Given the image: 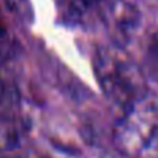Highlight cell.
Masks as SVG:
<instances>
[{
  "instance_id": "7a4b0ae2",
  "label": "cell",
  "mask_w": 158,
  "mask_h": 158,
  "mask_svg": "<svg viewBox=\"0 0 158 158\" xmlns=\"http://www.w3.org/2000/svg\"><path fill=\"white\" fill-rule=\"evenodd\" d=\"M157 131L158 107L153 101L143 98L123 110L122 117L114 126L112 139L122 154L137 157Z\"/></svg>"
},
{
  "instance_id": "6da1fadb",
  "label": "cell",
  "mask_w": 158,
  "mask_h": 158,
  "mask_svg": "<svg viewBox=\"0 0 158 158\" xmlns=\"http://www.w3.org/2000/svg\"><path fill=\"white\" fill-rule=\"evenodd\" d=\"M94 72L104 96L122 110L146 98L144 77L139 67L123 56L122 49L115 46L98 49Z\"/></svg>"
},
{
  "instance_id": "277c9868",
  "label": "cell",
  "mask_w": 158,
  "mask_h": 158,
  "mask_svg": "<svg viewBox=\"0 0 158 158\" xmlns=\"http://www.w3.org/2000/svg\"><path fill=\"white\" fill-rule=\"evenodd\" d=\"M104 0H69L67 7V19L68 21H81L92 10L101 6Z\"/></svg>"
},
{
  "instance_id": "8992f818",
  "label": "cell",
  "mask_w": 158,
  "mask_h": 158,
  "mask_svg": "<svg viewBox=\"0 0 158 158\" xmlns=\"http://www.w3.org/2000/svg\"><path fill=\"white\" fill-rule=\"evenodd\" d=\"M7 6L10 7L11 11H15L18 14H24V11L27 10L28 0H6Z\"/></svg>"
},
{
  "instance_id": "5b68a950",
  "label": "cell",
  "mask_w": 158,
  "mask_h": 158,
  "mask_svg": "<svg viewBox=\"0 0 158 158\" xmlns=\"http://www.w3.org/2000/svg\"><path fill=\"white\" fill-rule=\"evenodd\" d=\"M136 158H158V131L146 143V146L137 154Z\"/></svg>"
},
{
  "instance_id": "3957f363",
  "label": "cell",
  "mask_w": 158,
  "mask_h": 158,
  "mask_svg": "<svg viewBox=\"0 0 158 158\" xmlns=\"http://www.w3.org/2000/svg\"><path fill=\"white\" fill-rule=\"evenodd\" d=\"M101 17L118 49H123L133 40L142 24V11L133 0H104Z\"/></svg>"
}]
</instances>
